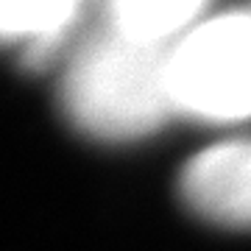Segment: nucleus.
I'll list each match as a JSON object with an SVG mask.
<instances>
[{"instance_id": "1", "label": "nucleus", "mask_w": 251, "mask_h": 251, "mask_svg": "<svg viewBox=\"0 0 251 251\" xmlns=\"http://www.w3.org/2000/svg\"><path fill=\"white\" fill-rule=\"evenodd\" d=\"M62 106L70 123L98 140H140L156 131L176 112L168 48L98 31L64 67Z\"/></svg>"}, {"instance_id": "2", "label": "nucleus", "mask_w": 251, "mask_h": 251, "mask_svg": "<svg viewBox=\"0 0 251 251\" xmlns=\"http://www.w3.org/2000/svg\"><path fill=\"white\" fill-rule=\"evenodd\" d=\"M173 106L206 123L251 117V11L201 20L168 48Z\"/></svg>"}, {"instance_id": "3", "label": "nucleus", "mask_w": 251, "mask_h": 251, "mask_svg": "<svg viewBox=\"0 0 251 251\" xmlns=\"http://www.w3.org/2000/svg\"><path fill=\"white\" fill-rule=\"evenodd\" d=\"M181 198L221 226L251 229V137L215 143L184 165Z\"/></svg>"}, {"instance_id": "4", "label": "nucleus", "mask_w": 251, "mask_h": 251, "mask_svg": "<svg viewBox=\"0 0 251 251\" xmlns=\"http://www.w3.org/2000/svg\"><path fill=\"white\" fill-rule=\"evenodd\" d=\"M90 0H0V50L28 64L53 59L78 28Z\"/></svg>"}, {"instance_id": "5", "label": "nucleus", "mask_w": 251, "mask_h": 251, "mask_svg": "<svg viewBox=\"0 0 251 251\" xmlns=\"http://www.w3.org/2000/svg\"><path fill=\"white\" fill-rule=\"evenodd\" d=\"M109 31L120 36L168 48L198 25L209 0H95Z\"/></svg>"}]
</instances>
